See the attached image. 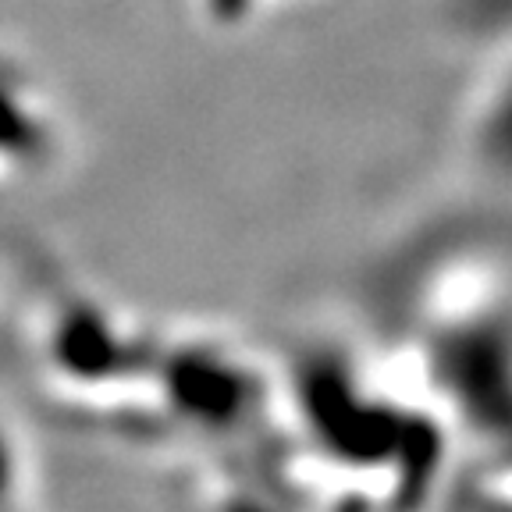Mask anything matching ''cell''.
Masks as SVG:
<instances>
[{"instance_id":"obj_1","label":"cell","mask_w":512,"mask_h":512,"mask_svg":"<svg viewBox=\"0 0 512 512\" xmlns=\"http://www.w3.org/2000/svg\"><path fill=\"white\" fill-rule=\"evenodd\" d=\"M459 4L470 15V22L488 25V29L512 22V0H459Z\"/></svg>"}]
</instances>
